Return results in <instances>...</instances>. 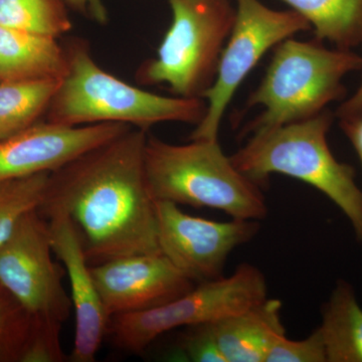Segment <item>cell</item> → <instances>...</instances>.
I'll list each match as a JSON object with an SVG mask.
<instances>
[{
    "label": "cell",
    "instance_id": "cell-13",
    "mask_svg": "<svg viewBox=\"0 0 362 362\" xmlns=\"http://www.w3.org/2000/svg\"><path fill=\"white\" fill-rule=\"evenodd\" d=\"M54 256L65 268L71 284V301L76 329L71 361L93 362L108 337L110 317L105 310L90 265L75 226L68 216L56 214L45 218Z\"/></svg>",
    "mask_w": 362,
    "mask_h": 362
},
{
    "label": "cell",
    "instance_id": "cell-10",
    "mask_svg": "<svg viewBox=\"0 0 362 362\" xmlns=\"http://www.w3.org/2000/svg\"><path fill=\"white\" fill-rule=\"evenodd\" d=\"M159 250L194 283L223 277L235 247L258 233V221H214L185 214L175 202L154 201Z\"/></svg>",
    "mask_w": 362,
    "mask_h": 362
},
{
    "label": "cell",
    "instance_id": "cell-17",
    "mask_svg": "<svg viewBox=\"0 0 362 362\" xmlns=\"http://www.w3.org/2000/svg\"><path fill=\"white\" fill-rule=\"evenodd\" d=\"M313 26L316 40L351 51L362 45V0H282Z\"/></svg>",
    "mask_w": 362,
    "mask_h": 362
},
{
    "label": "cell",
    "instance_id": "cell-8",
    "mask_svg": "<svg viewBox=\"0 0 362 362\" xmlns=\"http://www.w3.org/2000/svg\"><path fill=\"white\" fill-rule=\"evenodd\" d=\"M235 20L221 52L213 86L204 93L206 115L190 139L218 140L221 119L239 86L266 52L310 23L294 11H275L259 0H235Z\"/></svg>",
    "mask_w": 362,
    "mask_h": 362
},
{
    "label": "cell",
    "instance_id": "cell-11",
    "mask_svg": "<svg viewBox=\"0 0 362 362\" xmlns=\"http://www.w3.org/2000/svg\"><path fill=\"white\" fill-rule=\"evenodd\" d=\"M131 128L121 123L70 126L39 121L0 141V180L54 173Z\"/></svg>",
    "mask_w": 362,
    "mask_h": 362
},
{
    "label": "cell",
    "instance_id": "cell-3",
    "mask_svg": "<svg viewBox=\"0 0 362 362\" xmlns=\"http://www.w3.org/2000/svg\"><path fill=\"white\" fill-rule=\"evenodd\" d=\"M332 122L326 109L306 120L255 133L230 160L259 187L280 173L315 187L341 209L362 243V190L354 168L338 161L328 146Z\"/></svg>",
    "mask_w": 362,
    "mask_h": 362
},
{
    "label": "cell",
    "instance_id": "cell-16",
    "mask_svg": "<svg viewBox=\"0 0 362 362\" xmlns=\"http://www.w3.org/2000/svg\"><path fill=\"white\" fill-rule=\"evenodd\" d=\"M318 329L327 362H362V308L346 281L338 280Z\"/></svg>",
    "mask_w": 362,
    "mask_h": 362
},
{
    "label": "cell",
    "instance_id": "cell-26",
    "mask_svg": "<svg viewBox=\"0 0 362 362\" xmlns=\"http://www.w3.org/2000/svg\"><path fill=\"white\" fill-rule=\"evenodd\" d=\"M358 154L359 159H361V165H362V153H357Z\"/></svg>",
    "mask_w": 362,
    "mask_h": 362
},
{
    "label": "cell",
    "instance_id": "cell-9",
    "mask_svg": "<svg viewBox=\"0 0 362 362\" xmlns=\"http://www.w3.org/2000/svg\"><path fill=\"white\" fill-rule=\"evenodd\" d=\"M54 255L47 220L30 211L0 245V286L35 320L61 331L73 304L63 285L65 268Z\"/></svg>",
    "mask_w": 362,
    "mask_h": 362
},
{
    "label": "cell",
    "instance_id": "cell-24",
    "mask_svg": "<svg viewBox=\"0 0 362 362\" xmlns=\"http://www.w3.org/2000/svg\"><path fill=\"white\" fill-rule=\"evenodd\" d=\"M337 116L340 119V122L356 120L362 117V81L354 96L340 105Z\"/></svg>",
    "mask_w": 362,
    "mask_h": 362
},
{
    "label": "cell",
    "instance_id": "cell-20",
    "mask_svg": "<svg viewBox=\"0 0 362 362\" xmlns=\"http://www.w3.org/2000/svg\"><path fill=\"white\" fill-rule=\"evenodd\" d=\"M51 173L0 180V245L8 239L21 218L39 209Z\"/></svg>",
    "mask_w": 362,
    "mask_h": 362
},
{
    "label": "cell",
    "instance_id": "cell-2",
    "mask_svg": "<svg viewBox=\"0 0 362 362\" xmlns=\"http://www.w3.org/2000/svg\"><path fill=\"white\" fill-rule=\"evenodd\" d=\"M68 71L47 109V121L80 126L127 124L144 131L164 122L197 125L206 115L202 98L166 97L128 84L103 70L81 39L66 45Z\"/></svg>",
    "mask_w": 362,
    "mask_h": 362
},
{
    "label": "cell",
    "instance_id": "cell-1",
    "mask_svg": "<svg viewBox=\"0 0 362 362\" xmlns=\"http://www.w3.org/2000/svg\"><path fill=\"white\" fill-rule=\"evenodd\" d=\"M147 131L131 128L49 175L37 209L70 218L90 266L160 252L144 169Z\"/></svg>",
    "mask_w": 362,
    "mask_h": 362
},
{
    "label": "cell",
    "instance_id": "cell-23",
    "mask_svg": "<svg viewBox=\"0 0 362 362\" xmlns=\"http://www.w3.org/2000/svg\"><path fill=\"white\" fill-rule=\"evenodd\" d=\"M68 8L94 21L100 25H106L109 21L108 9L104 0H63Z\"/></svg>",
    "mask_w": 362,
    "mask_h": 362
},
{
    "label": "cell",
    "instance_id": "cell-12",
    "mask_svg": "<svg viewBox=\"0 0 362 362\" xmlns=\"http://www.w3.org/2000/svg\"><path fill=\"white\" fill-rule=\"evenodd\" d=\"M90 273L110 318L151 310L194 288L161 252L111 259L90 266Z\"/></svg>",
    "mask_w": 362,
    "mask_h": 362
},
{
    "label": "cell",
    "instance_id": "cell-21",
    "mask_svg": "<svg viewBox=\"0 0 362 362\" xmlns=\"http://www.w3.org/2000/svg\"><path fill=\"white\" fill-rule=\"evenodd\" d=\"M264 362H327L318 328L303 340H291L286 334L274 338Z\"/></svg>",
    "mask_w": 362,
    "mask_h": 362
},
{
    "label": "cell",
    "instance_id": "cell-25",
    "mask_svg": "<svg viewBox=\"0 0 362 362\" xmlns=\"http://www.w3.org/2000/svg\"><path fill=\"white\" fill-rule=\"evenodd\" d=\"M343 132L346 134L357 153H362V117L356 120L340 122Z\"/></svg>",
    "mask_w": 362,
    "mask_h": 362
},
{
    "label": "cell",
    "instance_id": "cell-18",
    "mask_svg": "<svg viewBox=\"0 0 362 362\" xmlns=\"http://www.w3.org/2000/svg\"><path fill=\"white\" fill-rule=\"evenodd\" d=\"M61 81H0V141L39 122Z\"/></svg>",
    "mask_w": 362,
    "mask_h": 362
},
{
    "label": "cell",
    "instance_id": "cell-4",
    "mask_svg": "<svg viewBox=\"0 0 362 362\" xmlns=\"http://www.w3.org/2000/svg\"><path fill=\"white\" fill-rule=\"evenodd\" d=\"M144 169L154 201L220 209L239 220L268 214L261 187L233 165L218 140L175 145L147 134Z\"/></svg>",
    "mask_w": 362,
    "mask_h": 362
},
{
    "label": "cell",
    "instance_id": "cell-22",
    "mask_svg": "<svg viewBox=\"0 0 362 362\" xmlns=\"http://www.w3.org/2000/svg\"><path fill=\"white\" fill-rule=\"evenodd\" d=\"M177 361L226 362L209 323L190 326L175 354Z\"/></svg>",
    "mask_w": 362,
    "mask_h": 362
},
{
    "label": "cell",
    "instance_id": "cell-6",
    "mask_svg": "<svg viewBox=\"0 0 362 362\" xmlns=\"http://www.w3.org/2000/svg\"><path fill=\"white\" fill-rule=\"evenodd\" d=\"M173 21L157 49L136 71L139 84H166L182 98H202L213 86L235 20L232 0H168Z\"/></svg>",
    "mask_w": 362,
    "mask_h": 362
},
{
    "label": "cell",
    "instance_id": "cell-14",
    "mask_svg": "<svg viewBox=\"0 0 362 362\" xmlns=\"http://www.w3.org/2000/svg\"><path fill=\"white\" fill-rule=\"evenodd\" d=\"M282 302L267 298L249 310L209 323L226 362H264L274 338L285 334Z\"/></svg>",
    "mask_w": 362,
    "mask_h": 362
},
{
    "label": "cell",
    "instance_id": "cell-5",
    "mask_svg": "<svg viewBox=\"0 0 362 362\" xmlns=\"http://www.w3.org/2000/svg\"><path fill=\"white\" fill-rule=\"evenodd\" d=\"M362 58L347 49H329L319 40L301 42L289 37L275 47L261 84L247 99L246 109L264 111L240 136L274 129L306 120L326 110L346 94L343 78L361 70Z\"/></svg>",
    "mask_w": 362,
    "mask_h": 362
},
{
    "label": "cell",
    "instance_id": "cell-19",
    "mask_svg": "<svg viewBox=\"0 0 362 362\" xmlns=\"http://www.w3.org/2000/svg\"><path fill=\"white\" fill-rule=\"evenodd\" d=\"M63 0H0V25L59 37L73 28Z\"/></svg>",
    "mask_w": 362,
    "mask_h": 362
},
{
    "label": "cell",
    "instance_id": "cell-7",
    "mask_svg": "<svg viewBox=\"0 0 362 362\" xmlns=\"http://www.w3.org/2000/svg\"><path fill=\"white\" fill-rule=\"evenodd\" d=\"M265 276L243 264L230 277L201 283L187 294L151 310L111 317L108 337L118 349L139 354L156 338L182 326L214 322L266 300Z\"/></svg>",
    "mask_w": 362,
    "mask_h": 362
},
{
    "label": "cell",
    "instance_id": "cell-15",
    "mask_svg": "<svg viewBox=\"0 0 362 362\" xmlns=\"http://www.w3.org/2000/svg\"><path fill=\"white\" fill-rule=\"evenodd\" d=\"M66 71L58 37L0 25V81L62 80Z\"/></svg>",
    "mask_w": 362,
    "mask_h": 362
}]
</instances>
